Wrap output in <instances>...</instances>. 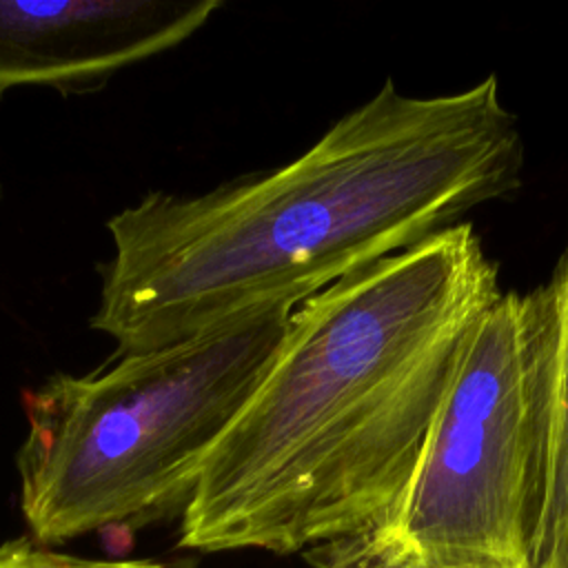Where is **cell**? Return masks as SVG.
I'll return each instance as SVG.
<instances>
[{
  "label": "cell",
  "mask_w": 568,
  "mask_h": 568,
  "mask_svg": "<svg viewBox=\"0 0 568 568\" xmlns=\"http://www.w3.org/2000/svg\"><path fill=\"white\" fill-rule=\"evenodd\" d=\"M521 166L495 75L433 98L386 80L280 169L197 195L151 191L111 215L89 324L122 357L302 302L513 193Z\"/></svg>",
  "instance_id": "obj_1"
},
{
  "label": "cell",
  "mask_w": 568,
  "mask_h": 568,
  "mask_svg": "<svg viewBox=\"0 0 568 568\" xmlns=\"http://www.w3.org/2000/svg\"><path fill=\"white\" fill-rule=\"evenodd\" d=\"M499 295L462 222L302 300L182 508L180 546L295 552L382 526Z\"/></svg>",
  "instance_id": "obj_2"
},
{
  "label": "cell",
  "mask_w": 568,
  "mask_h": 568,
  "mask_svg": "<svg viewBox=\"0 0 568 568\" xmlns=\"http://www.w3.org/2000/svg\"><path fill=\"white\" fill-rule=\"evenodd\" d=\"M300 302L102 368L55 373L22 393L20 508L47 546L182 506L248 402Z\"/></svg>",
  "instance_id": "obj_3"
},
{
  "label": "cell",
  "mask_w": 568,
  "mask_h": 568,
  "mask_svg": "<svg viewBox=\"0 0 568 568\" xmlns=\"http://www.w3.org/2000/svg\"><path fill=\"white\" fill-rule=\"evenodd\" d=\"M552 410L548 284L501 293L475 326L410 481L375 530L320 568H535Z\"/></svg>",
  "instance_id": "obj_4"
},
{
  "label": "cell",
  "mask_w": 568,
  "mask_h": 568,
  "mask_svg": "<svg viewBox=\"0 0 568 568\" xmlns=\"http://www.w3.org/2000/svg\"><path fill=\"white\" fill-rule=\"evenodd\" d=\"M217 9L220 0H0V98L20 87L98 89L184 42Z\"/></svg>",
  "instance_id": "obj_5"
},
{
  "label": "cell",
  "mask_w": 568,
  "mask_h": 568,
  "mask_svg": "<svg viewBox=\"0 0 568 568\" xmlns=\"http://www.w3.org/2000/svg\"><path fill=\"white\" fill-rule=\"evenodd\" d=\"M548 288L552 297V410L532 535L535 568H561L568 550V244Z\"/></svg>",
  "instance_id": "obj_6"
},
{
  "label": "cell",
  "mask_w": 568,
  "mask_h": 568,
  "mask_svg": "<svg viewBox=\"0 0 568 568\" xmlns=\"http://www.w3.org/2000/svg\"><path fill=\"white\" fill-rule=\"evenodd\" d=\"M0 568H166L138 559H87L44 548L27 537L4 541L0 546Z\"/></svg>",
  "instance_id": "obj_7"
},
{
  "label": "cell",
  "mask_w": 568,
  "mask_h": 568,
  "mask_svg": "<svg viewBox=\"0 0 568 568\" xmlns=\"http://www.w3.org/2000/svg\"><path fill=\"white\" fill-rule=\"evenodd\" d=\"M561 568H568V550H566V559H564V566Z\"/></svg>",
  "instance_id": "obj_8"
},
{
  "label": "cell",
  "mask_w": 568,
  "mask_h": 568,
  "mask_svg": "<svg viewBox=\"0 0 568 568\" xmlns=\"http://www.w3.org/2000/svg\"><path fill=\"white\" fill-rule=\"evenodd\" d=\"M0 197H2V186H0Z\"/></svg>",
  "instance_id": "obj_9"
}]
</instances>
